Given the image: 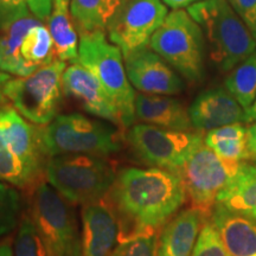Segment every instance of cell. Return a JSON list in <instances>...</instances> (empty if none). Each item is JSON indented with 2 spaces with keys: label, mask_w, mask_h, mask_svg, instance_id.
I'll return each instance as SVG.
<instances>
[{
  "label": "cell",
  "mask_w": 256,
  "mask_h": 256,
  "mask_svg": "<svg viewBox=\"0 0 256 256\" xmlns=\"http://www.w3.org/2000/svg\"><path fill=\"white\" fill-rule=\"evenodd\" d=\"M180 176L159 168H126L116 174L104 200L119 226L118 241L156 232L186 200Z\"/></svg>",
  "instance_id": "cell-1"
},
{
  "label": "cell",
  "mask_w": 256,
  "mask_h": 256,
  "mask_svg": "<svg viewBox=\"0 0 256 256\" xmlns=\"http://www.w3.org/2000/svg\"><path fill=\"white\" fill-rule=\"evenodd\" d=\"M49 159L43 128L14 106H0V179L18 188L30 186L46 172Z\"/></svg>",
  "instance_id": "cell-2"
},
{
  "label": "cell",
  "mask_w": 256,
  "mask_h": 256,
  "mask_svg": "<svg viewBox=\"0 0 256 256\" xmlns=\"http://www.w3.org/2000/svg\"><path fill=\"white\" fill-rule=\"evenodd\" d=\"M210 44L211 57L222 72H230L256 50V38L228 0H203L188 6Z\"/></svg>",
  "instance_id": "cell-3"
},
{
  "label": "cell",
  "mask_w": 256,
  "mask_h": 256,
  "mask_svg": "<svg viewBox=\"0 0 256 256\" xmlns=\"http://www.w3.org/2000/svg\"><path fill=\"white\" fill-rule=\"evenodd\" d=\"M116 174L113 165L100 156H55L46 168L48 183L70 203L82 206L104 200Z\"/></svg>",
  "instance_id": "cell-4"
},
{
  "label": "cell",
  "mask_w": 256,
  "mask_h": 256,
  "mask_svg": "<svg viewBox=\"0 0 256 256\" xmlns=\"http://www.w3.org/2000/svg\"><path fill=\"white\" fill-rule=\"evenodd\" d=\"M78 62L92 72L119 108L124 127L136 118V92L127 76L122 51L110 43L104 31L80 32Z\"/></svg>",
  "instance_id": "cell-5"
},
{
  "label": "cell",
  "mask_w": 256,
  "mask_h": 256,
  "mask_svg": "<svg viewBox=\"0 0 256 256\" xmlns=\"http://www.w3.org/2000/svg\"><path fill=\"white\" fill-rule=\"evenodd\" d=\"M150 48L191 82L204 75V34L183 8L174 10L154 32Z\"/></svg>",
  "instance_id": "cell-6"
},
{
  "label": "cell",
  "mask_w": 256,
  "mask_h": 256,
  "mask_svg": "<svg viewBox=\"0 0 256 256\" xmlns=\"http://www.w3.org/2000/svg\"><path fill=\"white\" fill-rule=\"evenodd\" d=\"M43 134L50 158L68 154L106 156L121 147L116 128L78 113L57 115L43 128Z\"/></svg>",
  "instance_id": "cell-7"
},
{
  "label": "cell",
  "mask_w": 256,
  "mask_h": 256,
  "mask_svg": "<svg viewBox=\"0 0 256 256\" xmlns=\"http://www.w3.org/2000/svg\"><path fill=\"white\" fill-rule=\"evenodd\" d=\"M64 60H54L28 76L10 78L4 95L30 122L46 126L57 116L62 101Z\"/></svg>",
  "instance_id": "cell-8"
},
{
  "label": "cell",
  "mask_w": 256,
  "mask_h": 256,
  "mask_svg": "<svg viewBox=\"0 0 256 256\" xmlns=\"http://www.w3.org/2000/svg\"><path fill=\"white\" fill-rule=\"evenodd\" d=\"M30 216L50 256H82V234L75 211L50 184L40 183L34 190Z\"/></svg>",
  "instance_id": "cell-9"
},
{
  "label": "cell",
  "mask_w": 256,
  "mask_h": 256,
  "mask_svg": "<svg viewBox=\"0 0 256 256\" xmlns=\"http://www.w3.org/2000/svg\"><path fill=\"white\" fill-rule=\"evenodd\" d=\"M127 140L138 158L147 165L178 174L192 151L204 142L200 132L166 130L148 124H132Z\"/></svg>",
  "instance_id": "cell-10"
},
{
  "label": "cell",
  "mask_w": 256,
  "mask_h": 256,
  "mask_svg": "<svg viewBox=\"0 0 256 256\" xmlns=\"http://www.w3.org/2000/svg\"><path fill=\"white\" fill-rule=\"evenodd\" d=\"M240 164L220 158L206 142L196 147L179 172L192 206L206 216L209 215L217 197L238 172Z\"/></svg>",
  "instance_id": "cell-11"
},
{
  "label": "cell",
  "mask_w": 256,
  "mask_h": 256,
  "mask_svg": "<svg viewBox=\"0 0 256 256\" xmlns=\"http://www.w3.org/2000/svg\"><path fill=\"white\" fill-rule=\"evenodd\" d=\"M168 14L162 0H124L108 24V37L124 57L148 46Z\"/></svg>",
  "instance_id": "cell-12"
},
{
  "label": "cell",
  "mask_w": 256,
  "mask_h": 256,
  "mask_svg": "<svg viewBox=\"0 0 256 256\" xmlns=\"http://www.w3.org/2000/svg\"><path fill=\"white\" fill-rule=\"evenodd\" d=\"M130 82L140 92L174 95L184 89V83L172 66L152 49L134 51L124 57Z\"/></svg>",
  "instance_id": "cell-13"
},
{
  "label": "cell",
  "mask_w": 256,
  "mask_h": 256,
  "mask_svg": "<svg viewBox=\"0 0 256 256\" xmlns=\"http://www.w3.org/2000/svg\"><path fill=\"white\" fill-rule=\"evenodd\" d=\"M63 90L66 95L78 100L88 113L108 122L122 124L118 106L94 74L78 62L72 63L64 70Z\"/></svg>",
  "instance_id": "cell-14"
},
{
  "label": "cell",
  "mask_w": 256,
  "mask_h": 256,
  "mask_svg": "<svg viewBox=\"0 0 256 256\" xmlns=\"http://www.w3.org/2000/svg\"><path fill=\"white\" fill-rule=\"evenodd\" d=\"M192 126L200 132L232 124L244 122V110L226 89L214 88L200 92L188 108Z\"/></svg>",
  "instance_id": "cell-15"
},
{
  "label": "cell",
  "mask_w": 256,
  "mask_h": 256,
  "mask_svg": "<svg viewBox=\"0 0 256 256\" xmlns=\"http://www.w3.org/2000/svg\"><path fill=\"white\" fill-rule=\"evenodd\" d=\"M119 238V226L104 200L83 206L82 256H110Z\"/></svg>",
  "instance_id": "cell-16"
},
{
  "label": "cell",
  "mask_w": 256,
  "mask_h": 256,
  "mask_svg": "<svg viewBox=\"0 0 256 256\" xmlns=\"http://www.w3.org/2000/svg\"><path fill=\"white\" fill-rule=\"evenodd\" d=\"M210 222L230 256H256V223L216 203Z\"/></svg>",
  "instance_id": "cell-17"
},
{
  "label": "cell",
  "mask_w": 256,
  "mask_h": 256,
  "mask_svg": "<svg viewBox=\"0 0 256 256\" xmlns=\"http://www.w3.org/2000/svg\"><path fill=\"white\" fill-rule=\"evenodd\" d=\"M136 118L142 122L174 130H192L188 110L168 95H136Z\"/></svg>",
  "instance_id": "cell-18"
},
{
  "label": "cell",
  "mask_w": 256,
  "mask_h": 256,
  "mask_svg": "<svg viewBox=\"0 0 256 256\" xmlns=\"http://www.w3.org/2000/svg\"><path fill=\"white\" fill-rule=\"evenodd\" d=\"M206 218L194 206L172 217L160 236V247L166 256H191Z\"/></svg>",
  "instance_id": "cell-19"
},
{
  "label": "cell",
  "mask_w": 256,
  "mask_h": 256,
  "mask_svg": "<svg viewBox=\"0 0 256 256\" xmlns=\"http://www.w3.org/2000/svg\"><path fill=\"white\" fill-rule=\"evenodd\" d=\"M40 23L34 14L12 22L0 28V69L14 76H28L36 72L22 57V44L32 26Z\"/></svg>",
  "instance_id": "cell-20"
},
{
  "label": "cell",
  "mask_w": 256,
  "mask_h": 256,
  "mask_svg": "<svg viewBox=\"0 0 256 256\" xmlns=\"http://www.w3.org/2000/svg\"><path fill=\"white\" fill-rule=\"evenodd\" d=\"M216 203L256 223V164L241 162Z\"/></svg>",
  "instance_id": "cell-21"
},
{
  "label": "cell",
  "mask_w": 256,
  "mask_h": 256,
  "mask_svg": "<svg viewBox=\"0 0 256 256\" xmlns=\"http://www.w3.org/2000/svg\"><path fill=\"white\" fill-rule=\"evenodd\" d=\"M48 28L52 37L56 58L64 62H78L80 40L78 32L70 20L68 2L54 0L52 11L48 18Z\"/></svg>",
  "instance_id": "cell-22"
},
{
  "label": "cell",
  "mask_w": 256,
  "mask_h": 256,
  "mask_svg": "<svg viewBox=\"0 0 256 256\" xmlns=\"http://www.w3.org/2000/svg\"><path fill=\"white\" fill-rule=\"evenodd\" d=\"M204 142L226 162H242L247 160V128L241 122L209 130Z\"/></svg>",
  "instance_id": "cell-23"
},
{
  "label": "cell",
  "mask_w": 256,
  "mask_h": 256,
  "mask_svg": "<svg viewBox=\"0 0 256 256\" xmlns=\"http://www.w3.org/2000/svg\"><path fill=\"white\" fill-rule=\"evenodd\" d=\"M70 14L80 32L104 31L124 0H70Z\"/></svg>",
  "instance_id": "cell-24"
},
{
  "label": "cell",
  "mask_w": 256,
  "mask_h": 256,
  "mask_svg": "<svg viewBox=\"0 0 256 256\" xmlns=\"http://www.w3.org/2000/svg\"><path fill=\"white\" fill-rule=\"evenodd\" d=\"M224 86L243 110L250 107L256 98V51L230 70Z\"/></svg>",
  "instance_id": "cell-25"
},
{
  "label": "cell",
  "mask_w": 256,
  "mask_h": 256,
  "mask_svg": "<svg viewBox=\"0 0 256 256\" xmlns=\"http://www.w3.org/2000/svg\"><path fill=\"white\" fill-rule=\"evenodd\" d=\"M22 57L34 70L56 60L52 37L48 26L38 23L25 34L22 44Z\"/></svg>",
  "instance_id": "cell-26"
},
{
  "label": "cell",
  "mask_w": 256,
  "mask_h": 256,
  "mask_svg": "<svg viewBox=\"0 0 256 256\" xmlns=\"http://www.w3.org/2000/svg\"><path fill=\"white\" fill-rule=\"evenodd\" d=\"M14 241V256H50L30 215L22 217Z\"/></svg>",
  "instance_id": "cell-27"
},
{
  "label": "cell",
  "mask_w": 256,
  "mask_h": 256,
  "mask_svg": "<svg viewBox=\"0 0 256 256\" xmlns=\"http://www.w3.org/2000/svg\"><path fill=\"white\" fill-rule=\"evenodd\" d=\"M22 212V197L17 190L0 183V238L14 230Z\"/></svg>",
  "instance_id": "cell-28"
},
{
  "label": "cell",
  "mask_w": 256,
  "mask_h": 256,
  "mask_svg": "<svg viewBox=\"0 0 256 256\" xmlns=\"http://www.w3.org/2000/svg\"><path fill=\"white\" fill-rule=\"evenodd\" d=\"M158 248L156 232H144L118 241L110 256H156Z\"/></svg>",
  "instance_id": "cell-29"
},
{
  "label": "cell",
  "mask_w": 256,
  "mask_h": 256,
  "mask_svg": "<svg viewBox=\"0 0 256 256\" xmlns=\"http://www.w3.org/2000/svg\"><path fill=\"white\" fill-rule=\"evenodd\" d=\"M191 256H230L210 220H206L202 226Z\"/></svg>",
  "instance_id": "cell-30"
},
{
  "label": "cell",
  "mask_w": 256,
  "mask_h": 256,
  "mask_svg": "<svg viewBox=\"0 0 256 256\" xmlns=\"http://www.w3.org/2000/svg\"><path fill=\"white\" fill-rule=\"evenodd\" d=\"M30 14L28 0H0V28Z\"/></svg>",
  "instance_id": "cell-31"
},
{
  "label": "cell",
  "mask_w": 256,
  "mask_h": 256,
  "mask_svg": "<svg viewBox=\"0 0 256 256\" xmlns=\"http://www.w3.org/2000/svg\"><path fill=\"white\" fill-rule=\"evenodd\" d=\"M234 11L244 22L256 38V0H228Z\"/></svg>",
  "instance_id": "cell-32"
},
{
  "label": "cell",
  "mask_w": 256,
  "mask_h": 256,
  "mask_svg": "<svg viewBox=\"0 0 256 256\" xmlns=\"http://www.w3.org/2000/svg\"><path fill=\"white\" fill-rule=\"evenodd\" d=\"M30 12L40 22L48 20L52 11L54 0H28Z\"/></svg>",
  "instance_id": "cell-33"
},
{
  "label": "cell",
  "mask_w": 256,
  "mask_h": 256,
  "mask_svg": "<svg viewBox=\"0 0 256 256\" xmlns=\"http://www.w3.org/2000/svg\"><path fill=\"white\" fill-rule=\"evenodd\" d=\"M247 160L256 162V122L247 128Z\"/></svg>",
  "instance_id": "cell-34"
},
{
  "label": "cell",
  "mask_w": 256,
  "mask_h": 256,
  "mask_svg": "<svg viewBox=\"0 0 256 256\" xmlns=\"http://www.w3.org/2000/svg\"><path fill=\"white\" fill-rule=\"evenodd\" d=\"M162 2H164V4L168 8L172 10H178L188 8V6L196 4V2H203V0H162Z\"/></svg>",
  "instance_id": "cell-35"
},
{
  "label": "cell",
  "mask_w": 256,
  "mask_h": 256,
  "mask_svg": "<svg viewBox=\"0 0 256 256\" xmlns=\"http://www.w3.org/2000/svg\"><path fill=\"white\" fill-rule=\"evenodd\" d=\"M244 122H256V98L250 107L244 110Z\"/></svg>",
  "instance_id": "cell-36"
},
{
  "label": "cell",
  "mask_w": 256,
  "mask_h": 256,
  "mask_svg": "<svg viewBox=\"0 0 256 256\" xmlns=\"http://www.w3.org/2000/svg\"><path fill=\"white\" fill-rule=\"evenodd\" d=\"M11 78V76H10V74L2 72V69H0V104H2V101H4V87L5 84L8 83V80Z\"/></svg>",
  "instance_id": "cell-37"
},
{
  "label": "cell",
  "mask_w": 256,
  "mask_h": 256,
  "mask_svg": "<svg viewBox=\"0 0 256 256\" xmlns=\"http://www.w3.org/2000/svg\"><path fill=\"white\" fill-rule=\"evenodd\" d=\"M0 256H14L8 242L0 243Z\"/></svg>",
  "instance_id": "cell-38"
},
{
  "label": "cell",
  "mask_w": 256,
  "mask_h": 256,
  "mask_svg": "<svg viewBox=\"0 0 256 256\" xmlns=\"http://www.w3.org/2000/svg\"><path fill=\"white\" fill-rule=\"evenodd\" d=\"M156 256H166L165 252L162 250V248L160 247V244H159V248H158V252H156Z\"/></svg>",
  "instance_id": "cell-39"
},
{
  "label": "cell",
  "mask_w": 256,
  "mask_h": 256,
  "mask_svg": "<svg viewBox=\"0 0 256 256\" xmlns=\"http://www.w3.org/2000/svg\"><path fill=\"white\" fill-rule=\"evenodd\" d=\"M64 2H70V0H64Z\"/></svg>",
  "instance_id": "cell-40"
}]
</instances>
